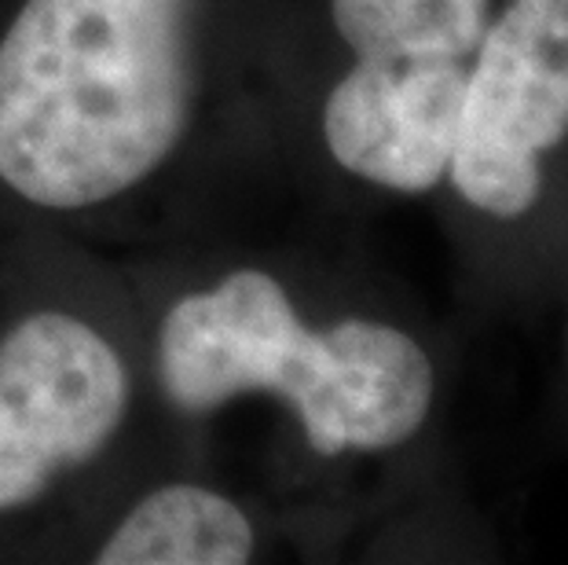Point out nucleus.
Here are the masks:
<instances>
[{"instance_id": "1", "label": "nucleus", "mask_w": 568, "mask_h": 565, "mask_svg": "<svg viewBox=\"0 0 568 565\" xmlns=\"http://www.w3.org/2000/svg\"><path fill=\"white\" fill-rule=\"evenodd\" d=\"M199 0H27L0 41V180L44 210L136 188L195 92Z\"/></svg>"}, {"instance_id": "2", "label": "nucleus", "mask_w": 568, "mask_h": 565, "mask_svg": "<svg viewBox=\"0 0 568 565\" xmlns=\"http://www.w3.org/2000/svg\"><path fill=\"white\" fill-rule=\"evenodd\" d=\"M159 379L169 404L187 415L243 393L280 396L323 460L400 448L437 396L433 360L407 331L378 320L312 331L280 280L257 269H239L169 309Z\"/></svg>"}, {"instance_id": "3", "label": "nucleus", "mask_w": 568, "mask_h": 565, "mask_svg": "<svg viewBox=\"0 0 568 565\" xmlns=\"http://www.w3.org/2000/svg\"><path fill=\"white\" fill-rule=\"evenodd\" d=\"M568 140V0H506L469 59L452 154L455 191L495 221L542 195L547 154Z\"/></svg>"}, {"instance_id": "4", "label": "nucleus", "mask_w": 568, "mask_h": 565, "mask_svg": "<svg viewBox=\"0 0 568 565\" xmlns=\"http://www.w3.org/2000/svg\"><path fill=\"white\" fill-rule=\"evenodd\" d=\"M129 404L122 356L67 312H33L0 339V511L41 500L63 466L89 463Z\"/></svg>"}, {"instance_id": "5", "label": "nucleus", "mask_w": 568, "mask_h": 565, "mask_svg": "<svg viewBox=\"0 0 568 565\" xmlns=\"http://www.w3.org/2000/svg\"><path fill=\"white\" fill-rule=\"evenodd\" d=\"M469 63L356 56L323 103L331 159L367 184L426 195L452 170Z\"/></svg>"}, {"instance_id": "6", "label": "nucleus", "mask_w": 568, "mask_h": 565, "mask_svg": "<svg viewBox=\"0 0 568 565\" xmlns=\"http://www.w3.org/2000/svg\"><path fill=\"white\" fill-rule=\"evenodd\" d=\"M253 525L232 500L199 485H165L140 500L100 547V565H243Z\"/></svg>"}, {"instance_id": "7", "label": "nucleus", "mask_w": 568, "mask_h": 565, "mask_svg": "<svg viewBox=\"0 0 568 565\" xmlns=\"http://www.w3.org/2000/svg\"><path fill=\"white\" fill-rule=\"evenodd\" d=\"M331 19L356 56L469 63L491 22V0H331Z\"/></svg>"}]
</instances>
